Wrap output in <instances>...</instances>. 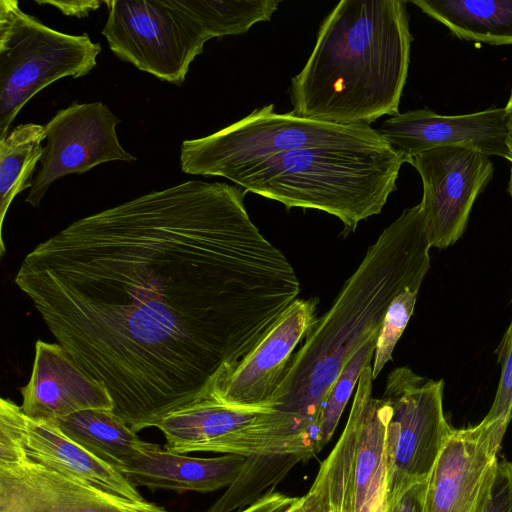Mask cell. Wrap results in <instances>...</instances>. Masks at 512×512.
<instances>
[{"label": "cell", "mask_w": 512, "mask_h": 512, "mask_svg": "<svg viewBox=\"0 0 512 512\" xmlns=\"http://www.w3.org/2000/svg\"><path fill=\"white\" fill-rule=\"evenodd\" d=\"M378 335L369 338L344 365L325 398L318 417L315 446L317 453L330 441L363 369L372 364Z\"/></svg>", "instance_id": "d4e9b609"}, {"label": "cell", "mask_w": 512, "mask_h": 512, "mask_svg": "<svg viewBox=\"0 0 512 512\" xmlns=\"http://www.w3.org/2000/svg\"><path fill=\"white\" fill-rule=\"evenodd\" d=\"M39 5H52L66 16L78 18L87 17L91 12L97 10L104 1H35Z\"/></svg>", "instance_id": "1f68e13d"}, {"label": "cell", "mask_w": 512, "mask_h": 512, "mask_svg": "<svg viewBox=\"0 0 512 512\" xmlns=\"http://www.w3.org/2000/svg\"><path fill=\"white\" fill-rule=\"evenodd\" d=\"M300 497L284 495L280 492H272L263 496L253 505L238 512H288Z\"/></svg>", "instance_id": "4dcf8cb0"}, {"label": "cell", "mask_w": 512, "mask_h": 512, "mask_svg": "<svg viewBox=\"0 0 512 512\" xmlns=\"http://www.w3.org/2000/svg\"><path fill=\"white\" fill-rule=\"evenodd\" d=\"M384 146L369 125H338L279 114L274 105L257 108L241 120L205 137L185 140L180 150L184 173L219 176L273 155L319 146Z\"/></svg>", "instance_id": "5b68a950"}, {"label": "cell", "mask_w": 512, "mask_h": 512, "mask_svg": "<svg viewBox=\"0 0 512 512\" xmlns=\"http://www.w3.org/2000/svg\"><path fill=\"white\" fill-rule=\"evenodd\" d=\"M156 428L166 439L165 448L178 454L294 453L307 461L317 454L312 437L278 411L234 407L213 399L165 416Z\"/></svg>", "instance_id": "52a82bcc"}, {"label": "cell", "mask_w": 512, "mask_h": 512, "mask_svg": "<svg viewBox=\"0 0 512 512\" xmlns=\"http://www.w3.org/2000/svg\"><path fill=\"white\" fill-rule=\"evenodd\" d=\"M402 157L384 146H319L280 153L227 171L246 192L287 209H316L338 218L345 235L381 213L397 189Z\"/></svg>", "instance_id": "277c9868"}, {"label": "cell", "mask_w": 512, "mask_h": 512, "mask_svg": "<svg viewBox=\"0 0 512 512\" xmlns=\"http://www.w3.org/2000/svg\"><path fill=\"white\" fill-rule=\"evenodd\" d=\"M17 448L26 458L132 501H145L115 466L67 437L54 421L34 420L7 398L0 400V451Z\"/></svg>", "instance_id": "9a60e30c"}, {"label": "cell", "mask_w": 512, "mask_h": 512, "mask_svg": "<svg viewBox=\"0 0 512 512\" xmlns=\"http://www.w3.org/2000/svg\"><path fill=\"white\" fill-rule=\"evenodd\" d=\"M427 480L414 483L387 502L386 512H424Z\"/></svg>", "instance_id": "f546056e"}, {"label": "cell", "mask_w": 512, "mask_h": 512, "mask_svg": "<svg viewBox=\"0 0 512 512\" xmlns=\"http://www.w3.org/2000/svg\"><path fill=\"white\" fill-rule=\"evenodd\" d=\"M418 292L417 288H406L390 303L379 331L371 364L373 380L392 359L393 350L414 312Z\"/></svg>", "instance_id": "484cf974"}, {"label": "cell", "mask_w": 512, "mask_h": 512, "mask_svg": "<svg viewBox=\"0 0 512 512\" xmlns=\"http://www.w3.org/2000/svg\"><path fill=\"white\" fill-rule=\"evenodd\" d=\"M406 1L342 0L322 22L303 69L292 78L294 115L369 125L399 114L413 36Z\"/></svg>", "instance_id": "3957f363"}, {"label": "cell", "mask_w": 512, "mask_h": 512, "mask_svg": "<svg viewBox=\"0 0 512 512\" xmlns=\"http://www.w3.org/2000/svg\"><path fill=\"white\" fill-rule=\"evenodd\" d=\"M507 192L510 194V196L512 198V164H511V168H510V178H509V183H508V187H507ZM511 303H512V298H511Z\"/></svg>", "instance_id": "e575fe53"}, {"label": "cell", "mask_w": 512, "mask_h": 512, "mask_svg": "<svg viewBox=\"0 0 512 512\" xmlns=\"http://www.w3.org/2000/svg\"><path fill=\"white\" fill-rule=\"evenodd\" d=\"M20 408L34 420L55 421L91 409H114L106 387L82 369L59 344L38 340Z\"/></svg>", "instance_id": "ac0fdd59"}, {"label": "cell", "mask_w": 512, "mask_h": 512, "mask_svg": "<svg viewBox=\"0 0 512 512\" xmlns=\"http://www.w3.org/2000/svg\"><path fill=\"white\" fill-rule=\"evenodd\" d=\"M54 422L71 440L118 469L148 444L109 409L85 410Z\"/></svg>", "instance_id": "44dd1931"}, {"label": "cell", "mask_w": 512, "mask_h": 512, "mask_svg": "<svg viewBox=\"0 0 512 512\" xmlns=\"http://www.w3.org/2000/svg\"><path fill=\"white\" fill-rule=\"evenodd\" d=\"M246 191L189 180L78 219L15 277L132 431L211 399L297 299Z\"/></svg>", "instance_id": "6da1fadb"}, {"label": "cell", "mask_w": 512, "mask_h": 512, "mask_svg": "<svg viewBox=\"0 0 512 512\" xmlns=\"http://www.w3.org/2000/svg\"><path fill=\"white\" fill-rule=\"evenodd\" d=\"M245 461V456L232 454L192 457L148 442L119 470L136 488L142 486L152 490L206 493L230 486Z\"/></svg>", "instance_id": "d6986e66"}, {"label": "cell", "mask_w": 512, "mask_h": 512, "mask_svg": "<svg viewBox=\"0 0 512 512\" xmlns=\"http://www.w3.org/2000/svg\"><path fill=\"white\" fill-rule=\"evenodd\" d=\"M429 17L461 40L512 45V0H415Z\"/></svg>", "instance_id": "ffe728a7"}, {"label": "cell", "mask_w": 512, "mask_h": 512, "mask_svg": "<svg viewBox=\"0 0 512 512\" xmlns=\"http://www.w3.org/2000/svg\"><path fill=\"white\" fill-rule=\"evenodd\" d=\"M506 112V125H507V137H506V146H507V154L505 159L512 163V89L510 91V95L508 101L504 107Z\"/></svg>", "instance_id": "d6a6232c"}, {"label": "cell", "mask_w": 512, "mask_h": 512, "mask_svg": "<svg viewBox=\"0 0 512 512\" xmlns=\"http://www.w3.org/2000/svg\"><path fill=\"white\" fill-rule=\"evenodd\" d=\"M307 461L294 453L250 455L239 475L206 512H233L245 509L273 489L299 462Z\"/></svg>", "instance_id": "603a6c76"}, {"label": "cell", "mask_w": 512, "mask_h": 512, "mask_svg": "<svg viewBox=\"0 0 512 512\" xmlns=\"http://www.w3.org/2000/svg\"><path fill=\"white\" fill-rule=\"evenodd\" d=\"M0 512H169L36 463L20 452L0 462Z\"/></svg>", "instance_id": "5bb4252c"}, {"label": "cell", "mask_w": 512, "mask_h": 512, "mask_svg": "<svg viewBox=\"0 0 512 512\" xmlns=\"http://www.w3.org/2000/svg\"><path fill=\"white\" fill-rule=\"evenodd\" d=\"M119 122L101 102H74L59 110L44 126L47 145L25 201L38 207L49 187L68 174H81L110 161H136L118 140Z\"/></svg>", "instance_id": "7c38bea8"}, {"label": "cell", "mask_w": 512, "mask_h": 512, "mask_svg": "<svg viewBox=\"0 0 512 512\" xmlns=\"http://www.w3.org/2000/svg\"><path fill=\"white\" fill-rule=\"evenodd\" d=\"M506 429L483 421L453 428L427 479L424 512H483Z\"/></svg>", "instance_id": "4fadbf2b"}, {"label": "cell", "mask_w": 512, "mask_h": 512, "mask_svg": "<svg viewBox=\"0 0 512 512\" xmlns=\"http://www.w3.org/2000/svg\"><path fill=\"white\" fill-rule=\"evenodd\" d=\"M430 248L419 203L405 209L369 246L330 309L293 353L268 408L293 420L314 444L322 404L341 370L369 338L379 335L392 300L406 288L420 289L430 268Z\"/></svg>", "instance_id": "7a4b0ae2"}, {"label": "cell", "mask_w": 512, "mask_h": 512, "mask_svg": "<svg viewBox=\"0 0 512 512\" xmlns=\"http://www.w3.org/2000/svg\"><path fill=\"white\" fill-rule=\"evenodd\" d=\"M288 512H330L328 485L320 468L309 491Z\"/></svg>", "instance_id": "f1b7e54d"}, {"label": "cell", "mask_w": 512, "mask_h": 512, "mask_svg": "<svg viewBox=\"0 0 512 512\" xmlns=\"http://www.w3.org/2000/svg\"><path fill=\"white\" fill-rule=\"evenodd\" d=\"M495 354L501 375L492 406L483 418L486 423L508 427L512 420V321L504 332Z\"/></svg>", "instance_id": "4316f807"}, {"label": "cell", "mask_w": 512, "mask_h": 512, "mask_svg": "<svg viewBox=\"0 0 512 512\" xmlns=\"http://www.w3.org/2000/svg\"><path fill=\"white\" fill-rule=\"evenodd\" d=\"M100 52L88 34L59 32L22 11L18 1L1 0L0 140L31 98L61 78L88 74Z\"/></svg>", "instance_id": "8992f818"}, {"label": "cell", "mask_w": 512, "mask_h": 512, "mask_svg": "<svg viewBox=\"0 0 512 512\" xmlns=\"http://www.w3.org/2000/svg\"><path fill=\"white\" fill-rule=\"evenodd\" d=\"M179 5L192 16L211 39L247 32L254 24L269 21L279 0H183Z\"/></svg>", "instance_id": "cb8c5ba5"}, {"label": "cell", "mask_w": 512, "mask_h": 512, "mask_svg": "<svg viewBox=\"0 0 512 512\" xmlns=\"http://www.w3.org/2000/svg\"><path fill=\"white\" fill-rule=\"evenodd\" d=\"M317 299H296L211 399L240 408L269 409L293 351L316 321Z\"/></svg>", "instance_id": "e0dca14e"}, {"label": "cell", "mask_w": 512, "mask_h": 512, "mask_svg": "<svg viewBox=\"0 0 512 512\" xmlns=\"http://www.w3.org/2000/svg\"><path fill=\"white\" fill-rule=\"evenodd\" d=\"M102 34L121 60L162 81L181 85L210 40L176 1L106 0Z\"/></svg>", "instance_id": "ba28073f"}, {"label": "cell", "mask_w": 512, "mask_h": 512, "mask_svg": "<svg viewBox=\"0 0 512 512\" xmlns=\"http://www.w3.org/2000/svg\"><path fill=\"white\" fill-rule=\"evenodd\" d=\"M409 164L422 179L420 205L431 248L446 249L464 234L476 199L492 179L490 156L445 146L420 153Z\"/></svg>", "instance_id": "8fae6325"}, {"label": "cell", "mask_w": 512, "mask_h": 512, "mask_svg": "<svg viewBox=\"0 0 512 512\" xmlns=\"http://www.w3.org/2000/svg\"><path fill=\"white\" fill-rule=\"evenodd\" d=\"M387 510V497L384 498L374 509L373 512H386Z\"/></svg>", "instance_id": "836d02e7"}, {"label": "cell", "mask_w": 512, "mask_h": 512, "mask_svg": "<svg viewBox=\"0 0 512 512\" xmlns=\"http://www.w3.org/2000/svg\"><path fill=\"white\" fill-rule=\"evenodd\" d=\"M483 512H512V462H498Z\"/></svg>", "instance_id": "83f0119b"}, {"label": "cell", "mask_w": 512, "mask_h": 512, "mask_svg": "<svg viewBox=\"0 0 512 512\" xmlns=\"http://www.w3.org/2000/svg\"><path fill=\"white\" fill-rule=\"evenodd\" d=\"M377 131L404 163L420 153L445 146L503 158L507 154L506 112L501 107L454 116L430 109L410 110L385 120Z\"/></svg>", "instance_id": "2e32d148"}, {"label": "cell", "mask_w": 512, "mask_h": 512, "mask_svg": "<svg viewBox=\"0 0 512 512\" xmlns=\"http://www.w3.org/2000/svg\"><path fill=\"white\" fill-rule=\"evenodd\" d=\"M46 138L39 124H20L0 140V255L5 252L2 230L13 199L32 186V173L42 159Z\"/></svg>", "instance_id": "7402d4cb"}, {"label": "cell", "mask_w": 512, "mask_h": 512, "mask_svg": "<svg viewBox=\"0 0 512 512\" xmlns=\"http://www.w3.org/2000/svg\"><path fill=\"white\" fill-rule=\"evenodd\" d=\"M443 379L420 376L406 366L387 376L382 399L391 413L386 427L387 502L426 481L453 428L443 411Z\"/></svg>", "instance_id": "9c48e42d"}, {"label": "cell", "mask_w": 512, "mask_h": 512, "mask_svg": "<svg viewBox=\"0 0 512 512\" xmlns=\"http://www.w3.org/2000/svg\"><path fill=\"white\" fill-rule=\"evenodd\" d=\"M371 364L357 383L345 428L321 463L330 512H373L387 497L385 439L391 408L372 394Z\"/></svg>", "instance_id": "30bf717a"}]
</instances>
